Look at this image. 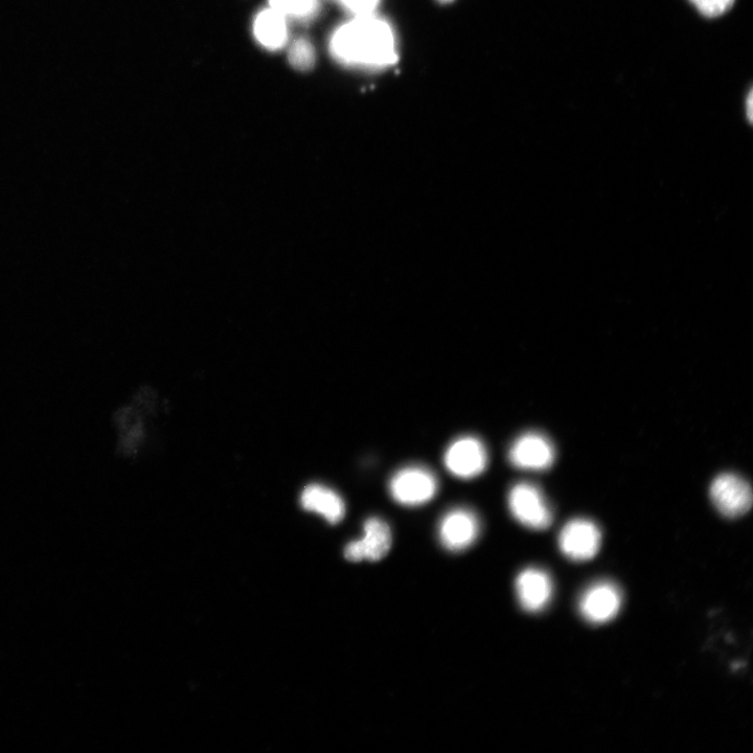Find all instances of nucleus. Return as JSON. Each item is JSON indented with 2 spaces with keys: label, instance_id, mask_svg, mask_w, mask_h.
I'll return each mask as SVG.
<instances>
[{
  "label": "nucleus",
  "instance_id": "obj_1",
  "mask_svg": "<svg viewBox=\"0 0 753 753\" xmlns=\"http://www.w3.org/2000/svg\"><path fill=\"white\" fill-rule=\"evenodd\" d=\"M333 58L342 65L364 71H381L397 63L396 32L375 13L357 15L338 27L329 42Z\"/></svg>",
  "mask_w": 753,
  "mask_h": 753
},
{
  "label": "nucleus",
  "instance_id": "obj_5",
  "mask_svg": "<svg viewBox=\"0 0 753 753\" xmlns=\"http://www.w3.org/2000/svg\"><path fill=\"white\" fill-rule=\"evenodd\" d=\"M393 498L399 504L417 507L430 501L438 491L435 475L422 467H408L397 472L390 483Z\"/></svg>",
  "mask_w": 753,
  "mask_h": 753
},
{
  "label": "nucleus",
  "instance_id": "obj_10",
  "mask_svg": "<svg viewBox=\"0 0 753 753\" xmlns=\"http://www.w3.org/2000/svg\"><path fill=\"white\" fill-rule=\"evenodd\" d=\"M516 593L521 607L528 612H540L554 596V583L549 574L539 568H528L516 580Z\"/></svg>",
  "mask_w": 753,
  "mask_h": 753
},
{
  "label": "nucleus",
  "instance_id": "obj_12",
  "mask_svg": "<svg viewBox=\"0 0 753 753\" xmlns=\"http://www.w3.org/2000/svg\"><path fill=\"white\" fill-rule=\"evenodd\" d=\"M301 502L305 510L321 514L332 524L345 517L344 500L329 488L310 485L303 491Z\"/></svg>",
  "mask_w": 753,
  "mask_h": 753
},
{
  "label": "nucleus",
  "instance_id": "obj_19",
  "mask_svg": "<svg viewBox=\"0 0 753 753\" xmlns=\"http://www.w3.org/2000/svg\"><path fill=\"white\" fill-rule=\"evenodd\" d=\"M440 2H442V3H451V2H453V0H440Z\"/></svg>",
  "mask_w": 753,
  "mask_h": 753
},
{
  "label": "nucleus",
  "instance_id": "obj_11",
  "mask_svg": "<svg viewBox=\"0 0 753 753\" xmlns=\"http://www.w3.org/2000/svg\"><path fill=\"white\" fill-rule=\"evenodd\" d=\"M478 532L477 517L464 509L447 513L439 528L441 542L451 552H461L468 549L476 540Z\"/></svg>",
  "mask_w": 753,
  "mask_h": 753
},
{
  "label": "nucleus",
  "instance_id": "obj_7",
  "mask_svg": "<svg viewBox=\"0 0 753 753\" xmlns=\"http://www.w3.org/2000/svg\"><path fill=\"white\" fill-rule=\"evenodd\" d=\"M556 451L552 442L538 432H528L519 437L509 452L511 464L524 470H546L555 462Z\"/></svg>",
  "mask_w": 753,
  "mask_h": 753
},
{
  "label": "nucleus",
  "instance_id": "obj_3",
  "mask_svg": "<svg viewBox=\"0 0 753 753\" xmlns=\"http://www.w3.org/2000/svg\"><path fill=\"white\" fill-rule=\"evenodd\" d=\"M623 605V593L610 581H599L587 587L579 599L582 618L592 625H604L618 616Z\"/></svg>",
  "mask_w": 753,
  "mask_h": 753
},
{
  "label": "nucleus",
  "instance_id": "obj_8",
  "mask_svg": "<svg viewBox=\"0 0 753 753\" xmlns=\"http://www.w3.org/2000/svg\"><path fill=\"white\" fill-rule=\"evenodd\" d=\"M488 453L484 444L476 438L465 437L453 442L445 453L447 469L460 478H473L487 467Z\"/></svg>",
  "mask_w": 753,
  "mask_h": 753
},
{
  "label": "nucleus",
  "instance_id": "obj_4",
  "mask_svg": "<svg viewBox=\"0 0 753 753\" xmlns=\"http://www.w3.org/2000/svg\"><path fill=\"white\" fill-rule=\"evenodd\" d=\"M602 533L591 520L577 518L565 524L559 535V547L569 560L586 562L595 558L601 549Z\"/></svg>",
  "mask_w": 753,
  "mask_h": 753
},
{
  "label": "nucleus",
  "instance_id": "obj_14",
  "mask_svg": "<svg viewBox=\"0 0 753 753\" xmlns=\"http://www.w3.org/2000/svg\"><path fill=\"white\" fill-rule=\"evenodd\" d=\"M271 9L285 17L310 19L319 9L318 0H269Z\"/></svg>",
  "mask_w": 753,
  "mask_h": 753
},
{
  "label": "nucleus",
  "instance_id": "obj_13",
  "mask_svg": "<svg viewBox=\"0 0 753 753\" xmlns=\"http://www.w3.org/2000/svg\"><path fill=\"white\" fill-rule=\"evenodd\" d=\"M254 34L264 48L282 49L288 38L286 17L271 8L261 12L255 20Z\"/></svg>",
  "mask_w": 753,
  "mask_h": 753
},
{
  "label": "nucleus",
  "instance_id": "obj_17",
  "mask_svg": "<svg viewBox=\"0 0 753 753\" xmlns=\"http://www.w3.org/2000/svg\"><path fill=\"white\" fill-rule=\"evenodd\" d=\"M339 4L353 16L375 13L381 0H338Z\"/></svg>",
  "mask_w": 753,
  "mask_h": 753
},
{
  "label": "nucleus",
  "instance_id": "obj_6",
  "mask_svg": "<svg viewBox=\"0 0 753 753\" xmlns=\"http://www.w3.org/2000/svg\"><path fill=\"white\" fill-rule=\"evenodd\" d=\"M710 494L713 505L726 518L742 517L752 507V489L745 479L737 474L724 473L717 476L712 483Z\"/></svg>",
  "mask_w": 753,
  "mask_h": 753
},
{
  "label": "nucleus",
  "instance_id": "obj_15",
  "mask_svg": "<svg viewBox=\"0 0 753 753\" xmlns=\"http://www.w3.org/2000/svg\"><path fill=\"white\" fill-rule=\"evenodd\" d=\"M288 58L296 70L310 71L316 61L313 44L306 38L296 39L291 45Z\"/></svg>",
  "mask_w": 753,
  "mask_h": 753
},
{
  "label": "nucleus",
  "instance_id": "obj_9",
  "mask_svg": "<svg viewBox=\"0 0 753 753\" xmlns=\"http://www.w3.org/2000/svg\"><path fill=\"white\" fill-rule=\"evenodd\" d=\"M392 532L387 523L379 518H370L364 523V535L361 540L351 542L345 550L349 561H379L392 547Z\"/></svg>",
  "mask_w": 753,
  "mask_h": 753
},
{
  "label": "nucleus",
  "instance_id": "obj_2",
  "mask_svg": "<svg viewBox=\"0 0 753 753\" xmlns=\"http://www.w3.org/2000/svg\"><path fill=\"white\" fill-rule=\"evenodd\" d=\"M509 506L514 518L524 527L543 531L552 526V508L535 485L519 483L514 486L509 495Z\"/></svg>",
  "mask_w": 753,
  "mask_h": 753
},
{
  "label": "nucleus",
  "instance_id": "obj_18",
  "mask_svg": "<svg viewBox=\"0 0 753 753\" xmlns=\"http://www.w3.org/2000/svg\"><path fill=\"white\" fill-rule=\"evenodd\" d=\"M751 111H752V93H750V95L748 97V117H749L750 120H751V117H752Z\"/></svg>",
  "mask_w": 753,
  "mask_h": 753
},
{
  "label": "nucleus",
  "instance_id": "obj_16",
  "mask_svg": "<svg viewBox=\"0 0 753 753\" xmlns=\"http://www.w3.org/2000/svg\"><path fill=\"white\" fill-rule=\"evenodd\" d=\"M699 12L706 17H717L735 4V0H691Z\"/></svg>",
  "mask_w": 753,
  "mask_h": 753
}]
</instances>
